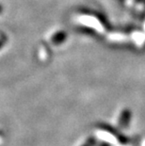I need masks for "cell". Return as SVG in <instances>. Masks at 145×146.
Returning <instances> with one entry per match:
<instances>
[{
	"instance_id": "6da1fadb",
	"label": "cell",
	"mask_w": 145,
	"mask_h": 146,
	"mask_svg": "<svg viewBox=\"0 0 145 146\" xmlns=\"http://www.w3.org/2000/svg\"><path fill=\"white\" fill-rule=\"evenodd\" d=\"M130 119H131L130 110H123L121 117H120V121H119L120 125L122 127H126V125H128L129 122H130Z\"/></svg>"
},
{
	"instance_id": "7a4b0ae2",
	"label": "cell",
	"mask_w": 145,
	"mask_h": 146,
	"mask_svg": "<svg viewBox=\"0 0 145 146\" xmlns=\"http://www.w3.org/2000/svg\"><path fill=\"white\" fill-rule=\"evenodd\" d=\"M65 39H66V34L65 33L58 32L53 37V38H52V41H53V42L56 43V44H58V43L62 42Z\"/></svg>"
},
{
	"instance_id": "3957f363",
	"label": "cell",
	"mask_w": 145,
	"mask_h": 146,
	"mask_svg": "<svg viewBox=\"0 0 145 146\" xmlns=\"http://www.w3.org/2000/svg\"><path fill=\"white\" fill-rule=\"evenodd\" d=\"M94 144V139H89V141L86 142V143L83 145V146H92Z\"/></svg>"
},
{
	"instance_id": "277c9868",
	"label": "cell",
	"mask_w": 145,
	"mask_h": 146,
	"mask_svg": "<svg viewBox=\"0 0 145 146\" xmlns=\"http://www.w3.org/2000/svg\"><path fill=\"white\" fill-rule=\"evenodd\" d=\"M101 146H109V144H107V143H103Z\"/></svg>"
},
{
	"instance_id": "5b68a950",
	"label": "cell",
	"mask_w": 145,
	"mask_h": 146,
	"mask_svg": "<svg viewBox=\"0 0 145 146\" xmlns=\"http://www.w3.org/2000/svg\"><path fill=\"white\" fill-rule=\"evenodd\" d=\"M2 12V7H1V5H0V13Z\"/></svg>"
}]
</instances>
